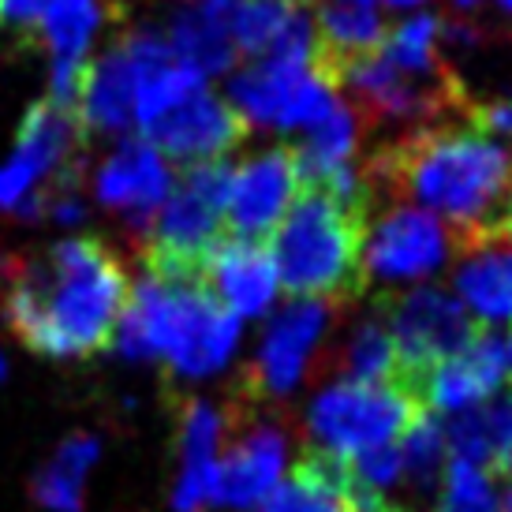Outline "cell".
Masks as SVG:
<instances>
[{
	"label": "cell",
	"instance_id": "obj_2",
	"mask_svg": "<svg viewBox=\"0 0 512 512\" xmlns=\"http://www.w3.org/2000/svg\"><path fill=\"white\" fill-rule=\"evenodd\" d=\"M374 184L393 180L404 199L453 228L460 243L498 232L512 191V150L479 124H434L378 157Z\"/></svg>",
	"mask_w": 512,
	"mask_h": 512
},
{
	"label": "cell",
	"instance_id": "obj_20",
	"mask_svg": "<svg viewBox=\"0 0 512 512\" xmlns=\"http://www.w3.org/2000/svg\"><path fill=\"white\" fill-rule=\"evenodd\" d=\"M228 430V419L221 408L210 400L187 397L180 408V453H184V471L172 494V509L176 512H202L214 498L217 479V449Z\"/></svg>",
	"mask_w": 512,
	"mask_h": 512
},
{
	"label": "cell",
	"instance_id": "obj_29",
	"mask_svg": "<svg viewBox=\"0 0 512 512\" xmlns=\"http://www.w3.org/2000/svg\"><path fill=\"white\" fill-rule=\"evenodd\" d=\"M101 0H45L38 34L53 53V64H90L86 53L98 38Z\"/></svg>",
	"mask_w": 512,
	"mask_h": 512
},
{
	"label": "cell",
	"instance_id": "obj_39",
	"mask_svg": "<svg viewBox=\"0 0 512 512\" xmlns=\"http://www.w3.org/2000/svg\"><path fill=\"white\" fill-rule=\"evenodd\" d=\"M505 378H512V333L505 337Z\"/></svg>",
	"mask_w": 512,
	"mask_h": 512
},
{
	"label": "cell",
	"instance_id": "obj_23",
	"mask_svg": "<svg viewBox=\"0 0 512 512\" xmlns=\"http://www.w3.org/2000/svg\"><path fill=\"white\" fill-rule=\"evenodd\" d=\"M363 128H367V116L341 94L326 109L322 120H314L311 128L299 135V143L292 146V157H296L303 191L318 187L344 165H356L359 146H363Z\"/></svg>",
	"mask_w": 512,
	"mask_h": 512
},
{
	"label": "cell",
	"instance_id": "obj_1",
	"mask_svg": "<svg viewBox=\"0 0 512 512\" xmlns=\"http://www.w3.org/2000/svg\"><path fill=\"white\" fill-rule=\"evenodd\" d=\"M128 296V273L98 236L60 240L45 255L0 270V314L42 359H86L113 348Z\"/></svg>",
	"mask_w": 512,
	"mask_h": 512
},
{
	"label": "cell",
	"instance_id": "obj_27",
	"mask_svg": "<svg viewBox=\"0 0 512 512\" xmlns=\"http://www.w3.org/2000/svg\"><path fill=\"white\" fill-rule=\"evenodd\" d=\"M337 374H341L344 382H363V385L400 382L397 344L389 337V326H385L382 314L359 318L356 326H352L348 341L337 352Z\"/></svg>",
	"mask_w": 512,
	"mask_h": 512
},
{
	"label": "cell",
	"instance_id": "obj_8",
	"mask_svg": "<svg viewBox=\"0 0 512 512\" xmlns=\"http://www.w3.org/2000/svg\"><path fill=\"white\" fill-rule=\"evenodd\" d=\"M460 251V236L412 202H389L363 217L359 270L363 288H415L430 285Z\"/></svg>",
	"mask_w": 512,
	"mask_h": 512
},
{
	"label": "cell",
	"instance_id": "obj_25",
	"mask_svg": "<svg viewBox=\"0 0 512 512\" xmlns=\"http://www.w3.org/2000/svg\"><path fill=\"white\" fill-rule=\"evenodd\" d=\"M258 512H348V464L307 449Z\"/></svg>",
	"mask_w": 512,
	"mask_h": 512
},
{
	"label": "cell",
	"instance_id": "obj_5",
	"mask_svg": "<svg viewBox=\"0 0 512 512\" xmlns=\"http://www.w3.org/2000/svg\"><path fill=\"white\" fill-rule=\"evenodd\" d=\"M228 161L191 165L172 184L143 236V270L157 277H202V266L225 240Z\"/></svg>",
	"mask_w": 512,
	"mask_h": 512
},
{
	"label": "cell",
	"instance_id": "obj_22",
	"mask_svg": "<svg viewBox=\"0 0 512 512\" xmlns=\"http://www.w3.org/2000/svg\"><path fill=\"white\" fill-rule=\"evenodd\" d=\"M165 38L172 53L191 64L202 79L228 75L240 57L232 42V0H187L172 15Z\"/></svg>",
	"mask_w": 512,
	"mask_h": 512
},
{
	"label": "cell",
	"instance_id": "obj_3",
	"mask_svg": "<svg viewBox=\"0 0 512 512\" xmlns=\"http://www.w3.org/2000/svg\"><path fill=\"white\" fill-rule=\"evenodd\" d=\"M240 344V318L228 314L202 277H157L143 270L113 333L128 363L165 359L180 378H210L225 370Z\"/></svg>",
	"mask_w": 512,
	"mask_h": 512
},
{
	"label": "cell",
	"instance_id": "obj_14",
	"mask_svg": "<svg viewBox=\"0 0 512 512\" xmlns=\"http://www.w3.org/2000/svg\"><path fill=\"white\" fill-rule=\"evenodd\" d=\"M228 427H240L217 460L214 498L217 509H258L273 494V486L285 479L288 464V434L270 419H240L228 408Z\"/></svg>",
	"mask_w": 512,
	"mask_h": 512
},
{
	"label": "cell",
	"instance_id": "obj_17",
	"mask_svg": "<svg viewBox=\"0 0 512 512\" xmlns=\"http://www.w3.org/2000/svg\"><path fill=\"white\" fill-rule=\"evenodd\" d=\"M501 382H505V341L483 329L456 356L441 359L438 367L427 370L415 385V397L423 404V412L464 415L498 397Z\"/></svg>",
	"mask_w": 512,
	"mask_h": 512
},
{
	"label": "cell",
	"instance_id": "obj_6",
	"mask_svg": "<svg viewBox=\"0 0 512 512\" xmlns=\"http://www.w3.org/2000/svg\"><path fill=\"white\" fill-rule=\"evenodd\" d=\"M341 98L326 60L303 57H258L228 72L225 101L236 109L243 128L303 135L314 120Z\"/></svg>",
	"mask_w": 512,
	"mask_h": 512
},
{
	"label": "cell",
	"instance_id": "obj_33",
	"mask_svg": "<svg viewBox=\"0 0 512 512\" xmlns=\"http://www.w3.org/2000/svg\"><path fill=\"white\" fill-rule=\"evenodd\" d=\"M348 471H352L363 486H370V490H382V494H393V490L400 486V479H404L397 445H382V449L359 453L356 460H348Z\"/></svg>",
	"mask_w": 512,
	"mask_h": 512
},
{
	"label": "cell",
	"instance_id": "obj_11",
	"mask_svg": "<svg viewBox=\"0 0 512 512\" xmlns=\"http://www.w3.org/2000/svg\"><path fill=\"white\" fill-rule=\"evenodd\" d=\"M329 326H333V303L326 299H288L285 307H277L258 341L251 367L243 370V400L288 397L311 374Z\"/></svg>",
	"mask_w": 512,
	"mask_h": 512
},
{
	"label": "cell",
	"instance_id": "obj_32",
	"mask_svg": "<svg viewBox=\"0 0 512 512\" xmlns=\"http://www.w3.org/2000/svg\"><path fill=\"white\" fill-rule=\"evenodd\" d=\"M475 415H479V427H483L490 468L509 479L512 475V393L490 397L483 408H475Z\"/></svg>",
	"mask_w": 512,
	"mask_h": 512
},
{
	"label": "cell",
	"instance_id": "obj_28",
	"mask_svg": "<svg viewBox=\"0 0 512 512\" xmlns=\"http://www.w3.org/2000/svg\"><path fill=\"white\" fill-rule=\"evenodd\" d=\"M441 27L445 19L434 12H408L397 27L385 34V42L378 45L397 72L423 79V83H445L441 79Z\"/></svg>",
	"mask_w": 512,
	"mask_h": 512
},
{
	"label": "cell",
	"instance_id": "obj_38",
	"mask_svg": "<svg viewBox=\"0 0 512 512\" xmlns=\"http://www.w3.org/2000/svg\"><path fill=\"white\" fill-rule=\"evenodd\" d=\"M449 4H453L456 15H464V19H468V15H475L479 8H483L486 0H449Z\"/></svg>",
	"mask_w": 512,
	"mask_h": 512
},
{
	"label": "cell",
	"instance_id": "obj_37",
	"mask_svg": "<svg viewBox=\"0 0 512 512\" xmlns=\"http://www.w3.org/2000/svg\"><path fill=\"white\" fill-rule=\"evenodd\" d=\"M498 236H505V240H512V191H509V199H505V210H501Z\"/></svg>",
	"mask_w": 512,
	"mask_h": 512
},
{
	"label": "cell",
	"instance_id": "obj_35",
	"mask_svg": "<svg viewBox=\"0 0 512 512\" xmlns=\"http://www.w3.org/2000/svg\"><path fill=\"white\" fill-rule=\"evenodd\" d=\"M475 124L486 131V135H494L501 139L505 146H512V98H498L483 105L479 116H475Z\"/></svg>",
	"mask_w": 512,
	"mask_h": 512
},
{
	"label": "cell",
	"instance_id": "obj_19",
	"mask_svg": "<svg viewBox=\"0 0 512 512\" xmlns=\"http://www.w3.org/2000/svg\"><path fill=\"white\" fill-rule=\"evenodd\" d=\"M453 296L479 326H512V240L490 232L460 243Z\"/></svg>",
	"mask_w": 512,
	"mask_h": 512
},
{
	"label": "cell",
	"instance_id": "obj_42",
	"mask_svg": "<svg viewBox=\"0 0 512 512\" xmlns=\"http://www.w3.org/2000/svg\"><path fill=\"white\" fill-rule=\"evenodd\" d=\"M8 378V359H4V352H0V382Z\"/></svg>",
	"mask_w": 512,
	"mask_h": 512
},
{
	"label": "cell",
	"instance_id": "obj_31",
	"mask_svg": "<svg viewBox=\"0 0 512 512\" xmlns=\"http://www.w3.org/2000/svg\"><path fill=\"white\" fill-rule=\"evenodd\" d=\"M441 479H445V486H441L434 512H501L483 468H471L464 460H449Z\"/></svg>",
	"mask_w": 512,
	"mask_h": 512
},
{
	"label": "cell",
	"instance_id": "obj_36",
	"mask_svg": "<svg viewBox=\"0 0 512 512\" xmlns=\"http://www.w3.org/2000/svg\"><path fill=\"white\" fill-rule=\"evenodd\" d=\"M385 12H423L430 0H378Z\"/></svg>",
	"mask_w": 512,
	"mask_h": 512
},
{
	"label": "cell",
	"instance_id": "obj_16",
	"mask_svg": "<svg viewBox=\"0 0 512 512\" xmlns=\"http://www.w3.org/2000/svg\"><path fill=\"white\" fill-rule=\"evenodd\" d=\"M172 165L150 139H124L94 172V195L105 210L128 221L131 232L146 236V228L172 191Z\"/></svg>",
	"mask_w": 512,
	"mask_h": 512
},
{
	"label": "cell",
	"instance_id": "obj_4",
	"mask_svg": "<svg viewBox=\"0 0 512 512\" xmlns=\"http://www.w3.org/2000/svg\"><path fill=\"white\" fill-rule=\"evenodd\" d=\"M266 243L292 299L344 303L363 292V214L333 202L326 191H303Z\"/></svg>",
	"mask_w": 512,
	"mask_h": 512
},
{
	"label": "cell",
	"instance_id": "obj_41",
	"mask_svg": "<svg viewBox=\"0 0 512 512\" xmlns=\"http://www.w3.org/2000/svg\"><path fill=\"white\" fill-rule=\"evenodd\" d=\"M486 4H498L501 12H505V15H512V0H486Z\"/></svg>",
	"mask_w": 512,
	"mask_h": 512
},
{
	"label": "cell",
	"instance_id": "obj_18",
	"mask_svg": "<svg viewBox=\"0 0 512 512\" xmlns=\"http://www.w3.org/2000/svg\"><path fill=\"white\" fill-rule=\"evenodd\" d=\"M202 285L210 288V296L228 314H236L240 322L270 314L273 303H277V292H281V277H277L270 243L225 236L202 266Z\"/></svg>",
	"mask_w": 512,
	"mask_h": 512
},
{
	"label": "cell",
	"instance_id": "obj_26",
	"mask_svg": "<svg viewBox=\"0 0 512 512\" xmlns=\"http://www.w3.org/2000/svg\"><path fill=\"white\" fill-rule=\"evenodd\" d=\"M94 434H68L30 479V498L49 512H83V479L98 464Z\"/></svg>",
	"mask_w": 512,
	"mask_h": 512
},
{
	"label": "cell",
	"instance_id": "obj_24",
	"mask_svg": "<svg viewBox=\"0 0 512 512\" xmlns=\"http://www.w3.org/2000/svg\"><path fill=\"white\" fill-rule=\"evenodd\" d=\"M314 30L322 45V60L337 68L344 60L374 53L389 34L385 8L378 0H311Z\"/></svg>",
	"mask_w": 512,
	"mask_h": 512
},
{
	"label": "cell",
	"instance_id": "obj_40",
	"mask_svg": "<svg viewBox=\"0 0 512 512\" xmlns=\"http://www.w3.org/2000/svg\"><path fill=\"white\" fill-rule=\"evenodd\" d=\"M501 512H512V475H509V486H505V498H501Z\"/></svg>",
	"mask_w": 512,
	"mask_h": 512
},
{
	"label": "cell",
	"instance_id": "obj_10",
	"mask_svg": "<svg viewBox=\"0 0 512 512\" xmlns=\"http://www.w3.org/2000/svg\"><path fill=\"white\" fill-rule=\"evenodd\" d=\"M79 120L75 113L60 109L53 101H38L15 139L12 157L0 165V210L4 214L38 217L42 214V187L57 180L60 172L75 165V146H79Z\"/></svg>",
	"mask_w": 512,
	"mask_h": 512
},
{
	"label": "cell",
	"instance_id": "obj_15",
	"mask_svg": "<svg viewBox=\"0 0 512 512\" xmlns=\"http://www.w3.org/2000/svg\"><path fill=\"white\" fill-rule=\"evenodd\" d=\"M243 135H247V128L236 116V109L221 94H214L210 86H202L161 116L143 139H150L161 154L169 157V165L191 169V165L225 161L243 143Z\"/></svg>",
	"mask_w": 512,
	"mask_h": 512
},
{
	"label": "cell",
	"instance_id": "obj_13",
	"mask_svg": "<svg viewBox=\"0 0 512 512\" xmlns=\"http://www.w3.org/2000/svg\"><path fill=\"white\" fill-rule=\"evenodd\" d=\"M333 79L359 113L370 120H382V124L434 128L441 109H445V83H423V79L397 72L378 49L367 57L337 64Z\"/></svg>",
	"mask_w": 512,
	"mask_h": 512
},
{
	"label": "cell",
	"instance_id": "obj_12",
	"mask_svg": "<svg viewBox=\"0 0 512 512\" xmlns=\"http://www.w3.org/2000/svg\"><path fill=\"white\" fill-rule=\"evenodd\" d=\"M303 195L296 157L288 146H266L232 165L225 202V232L240 240H270Z\"/></svg>",
	"mask_w": 512,
	"mask_h": 512
},
{
	"label": "cell",
	"instance_id": "obj_21",
	"mask_svg": "<svg viewBox=\"0 0 512 512\" xmlns=\"http://www.w3.org/2000/svg\"><path fill=\"white\" fill-rule=\"evenodd\" d=\"M135 90L139 72L128 49L116 42L105 57L86 68L83 94L75 101V120L83 131L94 135H124L135 128Z\"/></svg>",
	"mask_w": 512,
	"mask_h": 512
},
{
	"label": "cell",
	"instance_id": "obj_7",
	"mask_svg": "<svg viewBox=\"0 0 512 512\" xmlns=\"http://www.w3.org/2000/svg\"><path fill=\"white\" fill-rule=\"evenodd\" d=\"M419 412L423 404L408 385H363L337 378L314 393L307 408V438L311 449L348 464L359 453L393 445Z\"/></svg>",
	"mask_w": 512,
	"mask_h": 512
},
{
	"label": "cell",
	"instance_id": "obj_9",
	"mask_svg": "<svg viewBox=\"0 0 512 512\" xmlns=\"http://www.w3.org/2000/svg\"><path fill=\"white\" fill-rule=\"evenodd\" d=\"M385 326L397 344L400 359V382L415 393L419 378L434 370L441 359L456 356L464 344L479 333L464 303L438 285H415L404 288L393 303L385 307Z\"/></svg>",
	"mask_w": 512,
	"mask_h": 512
},
{
	"label": "cell",
	"instance_id": "obj_34",
	"mask_svg": "<svg viewBox=\"0 0 512 512\" xmlns=\"http://www.w3.org/2000/svg\"><path fill=\"white\" fill-rule=\"evenodd\" d=\"M45 12V0H0V27L8 30H38Z\"/></svg>",
	"mask_w": 512,
	"mask_h": 512
},
{
	"label": "cell",
	"instance_id": "obj_30",
	"mask_svg": "<svg viewBox=\"0 0 512 512\" xmlns=\"http://www.w3.org/2000/svg\"><path fill=\"white\" fill-rule=\"evenodd\" d=\"M400 468L404 479L400 483L412 490V501H423L434 494V486L445 475L449 464V441H445V427L434 412H419L412 419V427L400 434Z\"/></svg>",
	"mask_w": 512,
	"mask_h": 512
}]
</instances>
